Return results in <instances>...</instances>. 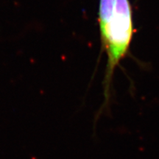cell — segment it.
I'll return each mask as SVG.
<instances>
[{"instance_id":"6da1fadb","label":"cell","mask_w":159,"mask_h":159,"mask_svg":"<svg viewBox=\"0 0 159 159\" xmlns=\"http://www.w3.org/2000/svg\"><path fill=\"white\" fill-rule=\"evenodd\" d=\"M134 35L132 7L129 0H115L112 17L105 34L100 37L107 54L104 84L106 102L111 94V82L116 66L128 54Z\"/></svg>"},{"instance_id":"7a4b0ae2","label":"cell","mask_w":159,"mask_h":159,"mask_svg":"<svg viewBox=\"0 0 159 159\" xmlns=\"http://www.w3.org/2000/svg\"><path fill=\"white\" fill-rule=\"evenodd\" d=\"M115 0H100L99 5V26L100 37L108 28L114 9Z\"/></svg>"}]
</instances>
